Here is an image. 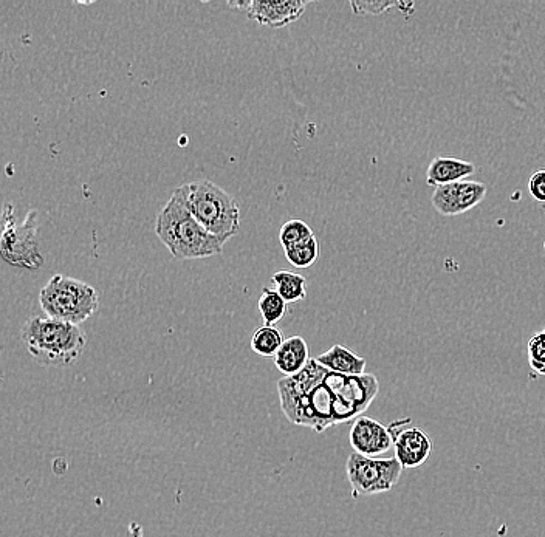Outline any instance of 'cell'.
<instances>
[{"label": "cell", "mask_w": 545, "mask_h": 537, "mask_svg": "<svg viewBox=\"0 0 545 537\" xmlns=\"http://www.w3.org/2000/svg\"><path fill=\"white\" fill-rule=\"evenodd\" d=\"M487 185L473 180L439 186L431 197L432 206L442 216L453 217L476 208L487 195Z\"/></svg>", "instance_id": "8"}, {"label": "cell", "mask_w": 545, "mask_h": 537, "mask_svg": "<svg viewBox=\"0 0 545 537\" xmlns=\"http://www.w3.org/2000/svg\"><path fill=\"white\" fill-rule=\"evenodd\" d=\"M352 10L355 11V14H381L384 10H389L392 7H402L400 4H395V2H352L350 4Z\"/></svg>", "instance_id": "22"}, {"label": "cell", "mask_w": 545, "mask_h": 537, "mask_svg": "<svg viewBox=\"0 0 545 537\" xmlns=\"http://www.w3.org/2000/svg\"><path fill=\"white\" fill-rule=\"evenodd\" d=\"M321 366L332 372L341 373V375H350V377H358L364 375L366 370V360L361 356L355 355L352 350L347 347L336 344L332 349L327 350L323 355L316 356Z\"/></svg>", "instance_id": "14"}, {"label": "cell", "mask_w": 545, "mask_h": 537, "mask_svg": "<svg viewBox=\"0 0 545 537\" xmlns=\"http://www.w3.org/2000/svg\"><path fill=\"white\" fill-rule=\"evenodd\" d=\"M349 440L354 452L366 457H377L388 452L394 445L391 429L366 415H361L354 421V425L350 428Z\"/></svg>", "instance_id": "9"}, {"label": "cell", "mask_w": 545, "mask_h": 537, "mask_svg": "<svg viewBox=\"0 0 545 537\" xmlns=\"http://www.w3.org/2000/svg\"><path fill=\"white\" fill-rule=\"evenodd\" d=\"M377 377H358L326 369L312 358L304 370L279 380L281 409L293 425L324 432L336 425L355 421L378 395Z\"/></svg>", "instance_id": "1"}, {"label": "cell", "mask_w": 545, "mask_h": 537, "mask_svg": "<svg viewBox=\"0 0 545 537\" xmlns=\"http://www.w3.org/2000/svg\"><path fill=\"white\" fill-rule=\"evenodd\" d=\"M285 257H287L288 264L293 265L295 268H310L316 264V260L319 257V242L315 236L310 239L304 240V242L298 243L295 247L287 248L284 250Z\"/></svg>", "instance_id": "18"}, {"label": "cell", "mask_w": 545, "mask_h": 537, "mask_svg": "<svg viewBox=\"0 0 545 537\" xmlns=\"http://www.w3.org/2000/svg\"><path fill=\"white\" fill-rule=\"evenodd\" d=\"M258 307L265 325H270V327H275L287 315L288 310V304L285 302V299L279 295L275 288L270 287H265L262 290Z\"/></svg>", "instance_id": "16"}, {"label": "cell", "mask_w": 545, "mask_h": 537, "mask_svg": "<svg viewBox=\"0 0 545 537\" xmlns=\"http://www.w3.org/2000/svg\"><path fill=\"white\" fill-rule=\"evenodd\" d=\"M192 216L213 236L230 240L240 230V208L233 195L210 180L179 186Z\"/></svg>", "instance_id": "4"}, {"label": "cell", "mask_w": 545, "mask_h": 537, "mask_svg": "<svg viewBox=\"0 0 545 537\" xmlns=\"http://www.w3.org/2000/svg\"><path fill=\"white\" fill-rule=\"evenodd\" d=\"M273 360H275L276 367L284 373V377H293L296 373L301 372L312 360L306 339L301 336L285 339Z\"/></svg>", "instance_id": "13"}, {"label": "cell", "mask_w": 545, "mask_h": 537, "mask_svg": "<svg viewBox=\"0 0 545 537\" xmlns=\"http://www.w3.org/2000/svg\"><path fill=\"white\" fill-rule=\"evenodd\" d=\"M528 363L533 372L545 377V330L535 333L527 344Z\"/></svg>", "instance_id": "20"}, {"label": "cell", "mask_w": 545, "mask_h": 537, "mask_svg": "<svg viewBox=\"0 0 545 537\" xmlns=\"http://www.w3.org/2000/svg\"><path fill=\"white\" fill-rule=\"evenodd\" d=\"M251 2H253V0H250V2H228V5H230L231 8H236V10H245V13H247V11L250 10Z\"/></svg>", "instance_id": "23"}, {"label": "cell", "mask_w": 545, "mask_h": 537, "mask_svg": "<svg viewBox=\"0 0 545 537\" xmlns=\"http://www.w3.org/2000/svg\"><path fill=\"white\" fill-rule=\"evenodd\" d=\"M307 2L302 0H276V2H259L253 0L248 18L267 27L282 28L301 19L306 11Z\"/></svg>", "instance_id": "10"}, {"label": "cell", "mask_w": 545, "mask_h": 537, "mask_svg": "<svg viewBox=\"0 0 545 537\" xmlns=\"http://www.w3.org/2000/svg\"><path fill=\"white\" fill-rule=\"evenodd\" d=\"M476 172V166L460 158L437 157L426 171V183L434 188L463 182Z\"/></svg>", "instance_id": "12"}, {"label": "cell", "mask_w": 545, "mask_h": 537, "mask_svg": "<svg viewBox=\"0 0 545 537\" xmlns=\"http://www.w3.org/2000/svg\"><path fill=\"white\" fill-rule=\"evenodd\" d=\"M395 459L403 469L419 468L432 452L431 438L419 428L402 429L394 435Z\"/></svg>", "instance_id": "11"}, {"label": "cell", "mask_w": 545, "mask_h": 537, "mask_svg": "<svg viewBox=\"0 0 545 537\" xmlns=\"http://www.w3.org/2000/svg\"><path fill=\"white\" fill-rule=\"evenodd\" d=\"M21 338L36 363L47 367L72 366L87 346L86 333L79 325L42 316L22 325Z\"/></svg>", "instance_id": "3"}, {"label": "cell", "mask_w": 545, "mask_h": 537, "mask_svg": "<svg viewBox=\"0 0 545 537\" xmlns=\"http://www.w3.org/2000/svg\"><path fill=\"white\" fill-rule=\"evenodd\" d=\"M354 497L388 493L402 477L403 466L397 459H374L352 452L346 463Z\"/></svg>", "instance_id": "7"}, {"label": "cell", "mask_w": 545, "mask_h": 537, "mask_svg": "<svg viewBox=\"0 0 545 537\" xmlns=\"http://www.w3.org/2000/svg\"><path fill=\"white\" fill-rule=\"evenodd\" d=\"M284 341L281 330L270 327V325H264V327L254 332L253 338H251V350L258 353L259 356L275 358Z\"/></svg>", "instance_id": "17"}, {"label": "cell", "mask_w": 545, "mask_h": 537, "mask_svg": "<svg viewBox=\"0 0 545 537\" xmlns=\"http://www.w3.org/2000/svg\"><path fill=\"white\" fill-rule=\"evenodd\" d=\"M528 191L536 202L545 203V169L533 172L528 180Z\"/></svg>", "instance_id": "21"}, {"label": "cell", "mask_w": 545, "mask_h": 537, "mask_svg": "<svg viewBox=\"0 0 545 537\" xmlns=\"http://www.w3.org/2000/svg\"><path fill=\"white\" fill-rule=\"evenodd\" d=\"M155 233L177 260L206 259L219 256L227 240L213 236L192 216L179 188L172 192L155 222Z\"/></svg>", "instance_id": "2"}, {"label": "cell", "mask_w": 545, "mask_h": 537, "mask_svg": "<svg viewBox=\"0 0 545 537\" xmlns=\"http://www.w3.org/2000/svg\"><path fill=\"white\" fill-rule=\"evenodd\" d=\"M271 282L275 285V290L285 299L287 304L304 301L307 296V281L304 276L296 271L279 270L273 274Z\"/></svg>", "instance_id": "15"}, {"label": "cell", "mask_w": 545, "mask_h": 537, "mask_svg": "<svg viewBox=\"0 0 545 537\" xmlns=\"http://www.w3.org/2000/svg\"><path fill=\"white\" fill-rule=\"evenodd\" d=\"M313 236H315V233H313L312 228L304 220L299 219L288 220L281 226V231H279V240H281L284 250L295 247L298 243L304 242V240Z\"/></svg>", "instance_id": "19"}, {"label": "cell", "mask_w": 545, "mask_h": 537, "mask_svg": "<svg viewBox=\"0 0 545 537\" xmlns=\"http://www.w3.org/2000/svg\"><path fill=\"white\" fill-rule=\"evenodd\" d=\"M47 318L79 325L98 310L100 296L92 285L66 274H55L39 293Z\"/></svg>", "instance_id": "5"}, {"label": "cell", "mask_w": 545, "mask_h": 537, "mask_svg": "<svg viewBox=\"0 0 545 537\" xmlns=\"http://www.w3.org/2000/svg\"><path fill=\"white\" fill-rule=\"evenodd\" d=\"M4 230L0 237V254L8 265L25 270H38L44 265V256L39 247V213L31 209L24 222L18 225L13 206L4 208Z\"/></svg>", "instance_id": "6"}]
</instances>
